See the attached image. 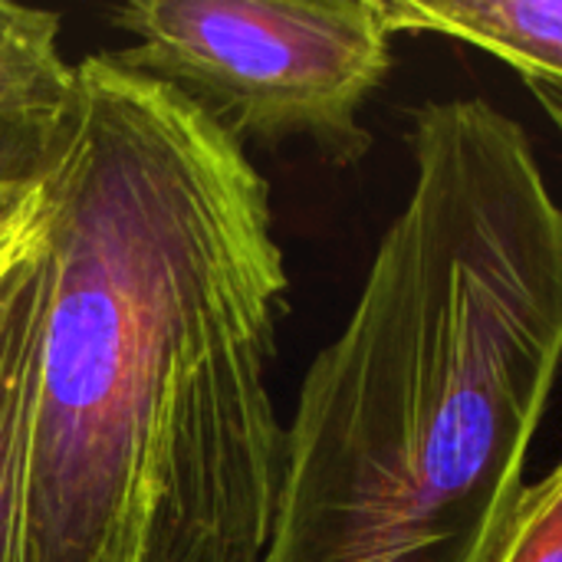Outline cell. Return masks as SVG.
Returning <instances> with one entry per match:
<instances>
[{
    "label": "cell",
    "instance_id": "1",
    "mask_svg": "<svg viewBox=\"0 0 562 562\" xmlns=\"http://www.w3.org/2000/svg\"><path fill=\"white\" fill-rule=\"evenodd\" d=\"M43 171L26 562H260L286 461L270 181L112 53L76 63Z\"/></svg>",
    "mask_w": 562,
    "mask_h": 562
},
{
    "label": "cell",
    "instance_id": "2",
    "mask_svg": "<svg viewBox=\"0 0 562 562\" xmlns=\"http://www.w3.org/2000/svg\"><path fill=\"white\" fill-rule=\"evenodd\" d=\"M412 188L310 362L260 562H494L562 375V204L484 95L408 115Z\"/></svg>",
    "mask_w": 562,
    "mask_h": 562
},
{
    "label": "cell",
    "instance_id": "3",
    "mask_svg": "<svg viewBox=\"0 0 562 562\" xmlns=\"http://www.w3.org/2000/svg\"><path fill=\"white\" fill-rule=\"evenodd\" d=\"M125 69L194 102L244 148L310 145L333 168L372 148L362 109L395 63L385 0H128Z\"/></svg>",
    "mask_w": 562,
    "mask_h": 562
},
{
    "label": "cell",
    "instance_id": "4",
    "mask_svg": "<svg viewBox=\"0 0 562 562\" xmlns=\"http://www.w3.org/2000/svg\"><path fill=\"white\" fill-rule=\"evenodd\" d=\"M46 240L0 283V562H26V477Z\"/></svg>",
    "mask_w": 562,
    "mask_h": 562
},
{
    "label": "cell",
    "instance_id": "5",
    "mask_svg": "<svg viewBox=\"0 0 562 562\" xmlns=\"http://www.w3.org/2000/svg\"><path fill=\"white\" fill-rule=\"evenodd\" d=\"M53 10L0 0V165L40 161L69 112L76 63Z\"/></svg>",
    "mask_w": 562,
    "mask_h": 562
},
{
    "label": "cell",
    "instance_id": "6",
    "mask_svg": "<svg viewBox=\"0 0 562 562\" xmlns=\"http://www.w3.org/2000/svg\"><path fill=\"white\" fill-rule=\"evenodd\" d=\"M395 33L448 36L562 86V0H385Z\"/></svg>",
    "mask_w": 562,
    "mask_h": 562
},
{
    "label": "cell",
    "instance_id": "7",
    "mask_svg": "<svg viewBox=\"0 0 562 562\" xmlns=\"http://www.w3.org/2000/svg\"><path fill=\"white\" fill-rule=\"evenodd\" d=\"M43 161L0 165V283L46 240Z\"/></svg>",
    "mask_w": 562,
    "mask_h": 562
},
{
    "label": "cell",
    "instance_id": "8",
    "mask_svg": "<svg viewBox=\"0 0 562 562\" xmlns=\"http://www.w3.org/2000/svg\"><path fill=\"white\" fill-rule=\"evenodd\" d=\"M494 562H562V461L527 484Z\"/></svg>",
    "mask_w": 562,
    "mask_h": 562
},
{
    "label": "cell",
    "instance_id": "9",
    "mask_svg": "<svg viewBox=\"0 0 562 562\" xmlns=\"http://www.w3.org/2000/svg\"><path fill=\"white\" fill-rule=\"evenodd\" d=\"M524 86L530 89L533 102L543 109V115L553 122L557 135L562 138V86H557V82H543V79H524Z\"/></svg>",
    "mask_w": 562,
    "mask_h": 562
}]
</instances>
